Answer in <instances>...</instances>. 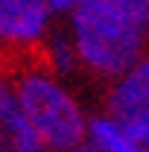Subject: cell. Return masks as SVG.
<instances>
[{"label":"cell","mask_w":149,"mask_h":152,"mask_svg":"<svg viewBox=\"0 0 149 152\" xmlns=\"http://www.w3.org/2000/svg\"><path fill=\"white\" fill-rule=\"evenodd\" d=\"M0 152H47V146L20 111L12 76L6 70H0Z\"/></svg>","instance_id":"obj_4"},{"label":"cell","mask_w":149,"mask_h":152,"mask_svg":"<svg viewBox=\"0 0 149 152\" xmlns=\"http://www.w3.org/2000/svg\"><path fill=\"white\" fill-rule=\"evenodd\" d=\"M41 67L44 70H50L53 76L58 79H64V76H70L79 70V56H76V47L70 35H67V29H56L53 26V32L44 38V44H41Z\"/></svg>","instance_id":"obj_7"},{"label":"cell","mask_w":149,"mask_h":152,"mask_svg":"<svg viewBox=\"0 0 149 152\" xmlns=\"http://www.w3.org/2000/svg\"><path fill=\"white\" fill-rule=\"evenodd\" d=\"M56 152H93V149L88 146V143H85V140H82V143H76V146H67V149H56Z\"/></svg>","instance_id":"obj_9"},{"label":"cell","mask_w":149,"mask_h":152,"mask_svg":"<svg viewBox=\"0 0 149 152\" xmlns=\"http://www.w3.org/2000/svg\"><path fill=\"white\" fill-rule=\"evenodd\" d=\"M9 76L20 111L47 146V152L67 149L85 140L91 117L76 99V94L64 85V79L44 70L38 61H26Z\"/></svg>","instance_id":"obj_2"},{"label":"cell","mask_w":149,"mask_h":152,"mask_svg":"<svg viewBox=\"0 0 149 152\" xmlns=\"http://www.w3.org/2000/svg\"><path fill=\"white\" fill-rule=\"evenodd\" d=\"M143 152H149V143H146V146H143Z\"/></svg>","instance_id":"obj_10"},{"label":"cell","mask_w":149,"mask_h":152,"mask_svg":"<svg viewBox=\"0 0 149 152\" xmlns=\"http://www.w3.org/2000/svg\"><path fill=\"white\" fill-rule=\"evenodd\" d=\"M120 123H123V129L129 132V137L134 143H140V146L149 143V108H140V111L129 114V117H123Z\"/></svg>","instance_id":"obj_8"},{"label":"cell","mask_w":149,"mask_h":152,"mask_svg":"<svg viewBox=\"0 0 149 152\" xmlns=\"http://www.w3.org/2000/svg\"><path fill=\"white\" fill-rule=\"evenodd\" d=\"M105 108L117 120L140 108H149V50L117 79H111V88L105 94Z\"/></svg>","instance_id":"obj_5"},{"label":"cell","mask_w":149,"mask_h":152,"mask_svg":"<svg viewBox=\"0 0 149 152\" xmlns=\"http://www.w3.org/2000/svg\"><path fill=\"white\" fill-rule=\"evenodd\" d=\"M85 143L93 152H143V146L131 140L129 132L123 129V123L111 114H99V117L88 120Z\"/></svg>","instance_id":"obj_6"},{"label":"cell","mask_w":149,"mask_h":152,"mask_svg":"<svg viewBox=\"0 0 149 152\" xmlns=\"http://www.w3.org/2000/svg\"><path fill=\"white\" fill-rule=\"evenodd\" d=\"M53 26L56 15L44 0H0V53L38 56Z\"/></svg>","instance_id":"obj_3"},{"label":"cell","mask_w":149,"mask_h":152,"mask_svg":"<svg viewBox=\"0 0 149 152\" xmlns=\"http://www.w3.org/2000/svg\"><path fill=\"white\" fill-rule=\"evenodd\" d=\"M79 67L117 79L149 50V0H79L67 15Z\"/></svg>","instance_id":"obj_1"}]
</instances>
